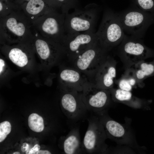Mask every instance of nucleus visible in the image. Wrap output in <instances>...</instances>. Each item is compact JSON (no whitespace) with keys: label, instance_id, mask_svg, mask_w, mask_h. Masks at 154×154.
Returning <instances> with one entry per match:
<instances>
[{"label":"nucleus","instance_id":"obj_1","mask_svg":"<svg viewBox=\"0 0 154 154\" xmlns=\"http://www.w3.org/2000/svg\"><path fill=\"white\" fill-rule=\"evenodd\" d=\"M32 24L21 8L0 17L1 42L4 44L32 42L33 37Z\"/></svg>","mask_w":154,"mask_h":154},{"label":"nucleus","instance_id":"obj_2","mask_svg":"<svg viewBox=\"0 0 154 154\" xmlns=\"http://www.w3.org/2000/svg\"><path fill=\"white\" fill-rule=\"evenodd\" d=\"M99 42L107 52L119 45L125 35L117 14L104 13L101 24L96 33Z\"/></svg>","mask_w":154,"mask_h":154},{"label":"nucleus","instance_id":"obj_3","mask_svg":"<svg viewBox=\"0 0 154 154\" xmlns=\"http://www.w3.org/2000/svg\"><path fill=\"white\" fill-rule=\"evenodd\" d=\"M65 16L56 9L51 10L33 21V28L42 37L61 44L66 35Z\"/></svg>","mask_w":154,"mask_h":154},{"label":"nucleus","instance_id":"obj_4","mask_svg":"<svg viewBox=\"0 0 154 154\" xmlns=\"http://www.w3.org/2000/svg\"><path fill=\"white\" fill-rule=\"evenodd\" d=\"M87 119L88 126L82 141L84 153L95 154L106 150L105 140L106 134L98 117L92 114Z\"/></svg>","mask_w":154,"mask_h":154},{"label":"nucleus","instance_id":"obj_5","mask_svg":"<svg viewBox=\"0 0 154 154\" xmlns=\"http://www.w3.org/2000/svg\"><path fill=\"white\" fill-rule=\"evenodd\" d=\"M98 12L92 10L76 11L65 15L66 34L94 31Z\"/></svg>","mask_w":154,"mask_h":154},{"label":"nucleus","instance_id":"obj_6","mask_svg":"<svg viewBox=\"0 0 154 154\" xmlns=\"http://www.w3.org/2000/svg\"><path fill=\"white\" fill-rule=\"evenodd\" d=\"M118 52L127 68L143 60L146 56L147 51L141 38L125 35L119 45Z\"/></svg>","mask_w":154,"mask_h":154},{"label":"nucleus","instance_id":"obj_7","mask_svg":"<svg viewBox=\"0 0 154 154\" xmlns=\"http://www.w3.org/2000/svg\"><path fill=\"white\" fill-rule=\"evenodd\" d=\"M69 91L62 96L61 104L72 126L87 119L88 111L83 102L82 94Z\"/></svg>","mask_w":154,"mask_h":154},{"label":"nucleus","instance_id":"obj_8","mask_svg":"<svg viewBox=\"0 0 154 154\" xmlns=\"http://www.w3.org/2000/svg\"><path fill=\"white\" fill-rule=\"evenodd\" d=\"M108 52L98 40L74 59L75 66L82 71L94 73L108 55Z\"/></svg>","mask_w":154,"mask_h":154},{"label":"nucleus","instance_id":"obj_9","mask_svg":"<svg viewBox=\"0 0 154 154\" xmlns=\"http://www.w3.org/2000/svg\"><path fill=\"white\" fill-rule=\"evenodd\" d=\"M98 41L93 32L66 34L61 44L70 57L74 59Z\"/></svg>","mask_w":154,"mask_h":154},{"label":"nucleus","instance_id":"obj_10","mask_svg":"<svg viewBox=\"0 0 154 154\" xmlns=\"http://www.w3.org/2000/svg\"><path fill=\"white\" fill-rule=\"evenodd\" d=\"M82 91V100L88 112L94 114L100 112L109 103V90L99 88L93 84L85 85Z\"/></svg>","mask_w":154,"mask_h":154},{"label":"nucleus","instance_id":"obj_11","mask_svg":"<svg viewBox=\"0 0 154 154\" xmlns=\"http://www.w3.org/2000/svg\"><path fill=\"white\" fill-rule=\"evenodd\" d=\"M124 31L141 38L147 23V15L141 11L131 10L117 14Z\"/></svg>","mask_w":154,"mask_h":154},{"label":"nucleus","instance_id":"obj_12","mask_svg":"<svg viewBox=\"0 0 154 154\" xmlns=\"http://www.w3.org/2000/svg\"><path fill=\"white\" fill-rule=\"evenodd\" d=\"M117 62L109 55L102 62L94 74V83L96 86L110 90L113 88L116 76Z\"/></svg>","mask_w":154,"mask_h":154},{"label":"nucleus","instance_id":"obj_13","mask_svg":"<svg viewBox=\"0 0 154 154\" xmlns=\"http://www.w3.org/2000/svg\"><path fill=\"white\" fill-rule=\"evenodd\" d=\"M33 37L32 44L34 49L42 60L54 59L65 51L60 44L40 35L33 28Z\"/></svg>","mask_w":154,"mask_h":154},{"label":"nucleus","instance_id":"obj_14","mask_svg":"<svg viewBox=\"0 0 154 154\" xmlns=\"http://www.w3.org/2000/svg\"><path fill=\"white\" fill-rule=\"evenodd\" d=\"M32 42L17 43L12 46L4 45L3 49L6 50L10 60L17 66L23 67L27 64L28 54L32 53L34 48Z\"/></svg>","mask_w":154,"mask_h":154},{"label":"nucleus","instance_id":"obj_15","mask_svg":"<svg viewBox=\"0 0 154 154\" xmlns=\"http://www.w3.org/2000/svg\"><path fill=\"white\" fill-rule=\"evenodd\" d=\"M49 0H30L20 6L25 15L32 23L49 11L56 9Z\"/></svg>","mask_w":154,"mask_h":154},{"label":"nucleus","instance_id":"obj_16","mask_svg":"<svg viewBox=\"0 0 154 154\" xmlns=\"http://www.w3.org/2000/svg\"><path fill=\"white\" fill-rule=\"evenodd\" d=\"M69 133L66 137L63 143V149L66 154L84 153L81 141L79 123L71 126Z\"/></svg>","mask_w":154,"mask_h":154},{"label":"nucleus","instance_id":"obj_17","mask_svg":"<svg viewBox=\"0 0 154 154\" xmlns=\"http://www.w3.org/2000/svg\"><path fill=\"white\" fill-rule=\"evenodd\" d=\"M135 79L137 85L141 87L143 81L146 77L151 75L154 72V66L148 64L143 60L134 64L126 68Z\"/></svg>","mask_w":154,"mask_h":154},{"label":"nucleus","instance_id":"obj_18","mask_svg":"<svg viewBox=\"0 0 154 154\" xmlns=\"http://www.w3.org/2000/svg\"><path fill=\"white\" fill-rule=\"evenodd\" d=\"M97 116L103 125L106 133L112 137L117 138L122 137L124 135L125 129L119 123L109 118L107 119L106 117H100Z\"/></svg>","mask_w":154,"mask_h":154},{"label":"nucleus","instance_id":"obj_19","mask_svg":"<svg viewBox=\"0 0 154 154\" xmlns=\"http://www.w3.org/2000/svg\"><path fill=\"white\" fill-rule=\"evenodd\" d=\"M61 79L69 85V91L80 92V90L77 84L81 79L80 74L76 70L70 69L63 70L60 73Z\"/></svg>","mask_w":154,"mask_h":154},{"label":"nucleus","instance_id":"obj_20","mask_svg":"<svg viewBox=\"0 0 154 154\" xmlns=\"http://www.w3.org/2000/svg\"><path fill=\"white\" fill-rule=\"evenodd\" d=\"M119 88L131 91L133 87L137 85L136 81L133 76L127 70L117 82Z\"/></svg>","mask_w":154,"mask_h":154},{"label":"nucleus","instance_id":"obj_21","mask_svg":"<svg viewBox=\"0 0 154 154\" xmlns=\"http://www.w3.org/2000/svg\"><path fill=\"white\" fill-rule=\"evenodd\" d=\"M28 125L32 131L39 132L42 131L44 127L43 118L35 113L31 114L28 119Z\"/></svg>","mask_w":154,"mask_h":154},{"label":"nucleus","instance_id":"obj_22","mask_svg":"<svg viewBox=\"0 0 154 154\" xmlns=\"http://www.w3.org/2000/svg\"><path fill=\"white\" fill-rule=\"evenodd\" d=\"M20 8L13 0H0V17L6 16Z\"/></svg>","mask_w":154,"mask_h":154},{"label":"nucleus","instance_id":"obj_23","mask_svg":"<svg viewBox=\"0 0 154 154\" xmlns=\"http://www.w3.org/2000/svg\"><path fill=\"white\" fill-rule=\"evenodd\" d=\"M113 97L117 100L121 102H128L132 100L133 95L130 91L124 90L119 88L110 90Z\"/></svg>","mask_w":154,"mask_h":154},{"label":"nucleus","instance_id":"obj_24","mask_svg":"<svg viewBox=\"0 0 154 154\" xmlns=\"http://www.w3.org/2000/svg\"><path fill=\"white\" fill-rule=\"evenodd\" d=\"M11 125L10 123L5 121L0 123V142H2L10 133L11 131Z\"/></svg>","mask_w":154,"mask_h":154},{"label":"nucleus","instance_id":"obj_25","mask_svg":"<svg viewBox=\"0 0 154 154\" xmlns=\"http://www.w3.org/2000/svg\"><path fill=\"white\" fill-rule=\"evenodd\" d=\"M139 5L143 10H149L152 8L154 6L153 0H137Z\"/></svg>","mask_w":154,"mask_h":154},{"label":"nucleus","instance_id":"obj_26","mask_svg":"<svg viewBox=\"0 0 154 154\" xmlns=\"http://www.w3.org/2000/svg\"><path fill=\"white\" fill-rule=\"evenodd\" d=\"M40 149V146L38 144H36L29 151V154H37Z\"/></svg>","mask_w":154,"mask_h":154},{"label":"nucleus","instance_id":"obj_27","mask_svg":"<svg viewBox=\"0 0 154 154\" xmlns=\"http://www.w3.org/2000/svg\"><path fill=\"white\" fill-rule=\"evenodd\" d=\"M5 66L4 60L2 58L0 59V74L1 75L3 71Z\"/></svg>","mask_w":154,"mask_h":154},{"label":"nucleus","instance_id":"obj_28","mask_svg":"<svg viewBox=\"0 0 154 154\" xmlns=\"http://www.w3.org/2000/svg\"><path fill=\"white\" fill-rule=\"evenodd\" d=\"M14 2L17 5L20 6L25 3L27 2L30 0H13Z\"/></svg>","mask_w":154,"mask_h":154},{"label":"nucleus","instance_id":"obj_29","mask_svg":"<svg viewBox=\"0 0 154 154\" xmlns=\"http://www.w3.org/2000/svg\"><path fill=\"white\" fill-rule=\"evenodd\" d=\"M29 147V145L28 144L25 143H24L21 146V150L23 152L25 151L27 152Z\"/></svg>","mask_w":154,"mask_h":154},{"label":"nucleus","instance_id":"obj_30","mask_svg":"<svg viewBox=\"0 0 154 154\" xmlns=\"http://www.w3.org/2000/svg\"><path fill=\"white\" fill-rule=\"evenodd\" d=\"M51 152L46 150H39L37 154H51Z\"/></svg>","mask_w":154,"mask_h":154},{"label":"nucleus","instance_id":"obj_31","mask_svg":"<svg viewBox=\"0 0 154 154\" xmlns=\"http://www.w3.org/2000/svg\"><path fill=\"white\" fill-rule=\"evenodd\" d=\"M56 0L61 3H63V2H64L65 0Z\"/></svg>","mask_w":154,"mask_h":154},{"label":"nucleus","instance_id":"obj_32","mask_svg":"<svg viewBox=\"0 0 154 154\" xmlns=\"http://www.w3.org/2000/svg\"><path fill=\"white\" fill-rule=\"evenodd\" d=\"M13 154H20V153L18 152H15L13 153Z\"/></svg>","mask_w":154,"mask_h":154}]
</instances>
